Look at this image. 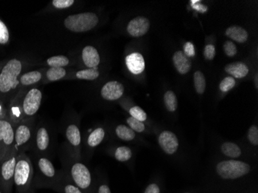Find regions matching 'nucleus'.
Returning a JSON list of instances; mask_svg holds the SVG:
<instances>
[{
  "label": "nucleus",
  "mask_w": 258,
  "mask_h": 193,
  "mask_svg": "<svg viewBox=\"0 0 258 193\" xmlns=\"http://www.w3.org/2000/svg\"><path fill=\"white\" fill-rule=\"evenodd\" d=\"M33 170L30 161L25 154L17 155V164L15 167L13 186L16 193H29L32 191Z\"/></svg>",
  "instance_id": "nucleus-1"
},
{
  "label": "nucleus",
  "mask_w": 258,
  "mask_h": 193,
  "mask_svg": "<svg viewBox=\"0 0 258 193\" xmlns=\"http://www.w3.org/2000/svg\"><path fill=\"white\" fill-rule=\"evenodd\" d=\"M22 68V63L16 58L9 60L4 65L0 71V95H8L17 88Z\"/></svg>",
  "instance_id": "nucleus-2"
},
{
  "label": "nucleus",
  "mask_w": 258,
  "mask_h": 193,
  "mask_svg": "<svg viewBox=\"0 0 258 193\" xmlns=\"http://www.w3.org/2000/svg\"><path fill=\"white\" fill-rule=\"evenodd\" d=\"M18 152L15 149L0 161V188L4 193H12L15 167Z\"/></svg>",
  "instance_id": "nucleus-3"
},
{
  "label": "nucleus",
  "mask_w": 258,
  "mask_h": 193,
  "mask_svg": "<svg viewBox=\"0 0 258 193\" xmlns=\"http://www.w3.org/2000/svg\"><path fill=\"white\" fill-rule=\"evenodd\" d=\"M99 21V17L95 13H79L67 17L64 20V26L74 33H84L95 28Z\"/></svg>",
  "instance_id": "nucleus-4"
},
{
  "label": "nucleus",
  "mask_w": 258,
  "mask_h": 193,
  "mask_svg": "<svg viewBox=\"0 0 258 193\" xmlns=\"http://www.w3.org/2000/svg\"><path fill=\"white\" fill-rule=\"evenodd\" d=\"M251 167L240 161H223L216 166V171L224 179H236L249 173Z\"/></svg>",
  "instance_id": "nucleus-5"
},
{
  "label": "nucleus",
  "mask_w": 258,
  "mask_h": 193,
  "mask_svg": "<svg viewBox=\"0 0 258 193\" xmlns=\"http://www.w3.org/2000/svg\"><path fill=\"white\" fill-rule=\"evenodd\" d=\"M15 126L8 119H0V151L2 159L14 147Z\"/></svg>",
  "instance_id": "nucleus-6"
},
{
  "label": "nucleus",
  "mask_w": 258,
  "mask_h": 193,
  "mask_svg": "<svg viewBox=\"0 0 258 193\" xmlns=\"http://www.w3.org/2000/svg\"><path fill=\"white\" fill-rule=\"evenodd\" d=\"M42 93L37 88H32L28 91L24 96L22 105L20 108L22 120L25 118H31L34 116L40 109L41 100H42Z\"/></svg>",
  "instance_id": "nucleus-7"
},
{
  "label": "nucleus",
  "mask_w": 258,
  "mask_h": 193,
  "mask_svg": "<svg viewBox=\"0 0 258 193\" xmlns=\"http://www.w3.org/2000/svg\"><path fill=\"white\" fill-rule=\"evenodd\" d=\"M39 171H40L41 180L40 181L37 187H53L56 189V169L53 163L47 158H40L37 162Z\"/></svg>",
  "instance_id": "nucleus-8"
},
{
  "label": "nucleus",
  "mask_w": 258,
  "mask_h": 193,
  "mask_svg": "<svg viewBox=\"0 0 258 193\" xmlns=\"http://www.w3.org/2000/svg\"><path fill=\"white\" fill-rule=\"evenodd\" d=\"M71 180L82 192L88 190L91 185V175L85 165L76 162L70 170Z\"/></svg>",
  "instance_id": "nucleus-9"
},
{
  "label": "nucleus",
  "mask_w": 258,
  "mask_h": 193,
  "mask_svg": "<svg viewBox=\"0 0 258 193\" xmlns=\"http://www.w3.org/2000/svg\"><path fill=\"white\" fill-rule=\"evenodd\" d=\"M32 139L31 126L26 122H20L15 127L14 147L13 149L18 152Z\"/></svg>",
  "instance_id": "nucleus-10"
},
{
  "label": "nucleus",
  "mask_w": 258,
  "mask_h": 193,
  "mask_svg": "<svg viewBox=\"0 0 258 193\" xmlns=\"http://www.w3.org/2000/svg\"><path fill=\"white\" fill-rule=\"evenodd\" d=\"M150 27V22L144 17H137L131 20L127 26V31L133 37H140L146 35Z\"/></svg>",
  "instance_id": "nucleus-11"
},
{
  "label": "nucleus",
  "mask_w": 258,
  "mask_h": 193,
  "mask_svg": "<svg viewBox=\"0 0 258 193\" xmlns=\"http://www.w3.org/2000/svg\"><path fill=\"white\" fill-rule=\"evenodd\" d=\"M158 144L168 155H173L179 148V140L177 135L169 131H162L160 134Z\"/></svg>",
  "instance_id": "nucleus-12"
},
{
  "label": "nucleus",
  "mask_w": 258,
  "mask_h": 193,
  "mask_svg": "<svg viewBox=\"0 0 258 193\" xmlns=\"http://www.w3.org/2000/svg\"><path fill=\"white\" fill-rule=\"evenodd\" d=\"M125 92V88L122 83L118 81H109L104 84L101 91L102 97L106 100H118L122 97Z\"/></svg>",
  "instance_id": "nucleus-13"
},
{
  "label": "nucleus",
  "mask_w": 258,
  "mask_h": 193,
  "mask_svg": "<svg viewBox=\"0 0 258 193\" xmlns=\"http://www.w3.org/2000/svg\"><path fill=\"white\" fill-rule=\"evenodd\" d=\"M126 66L129 71L133 74H140L143 72L146 64L143 56L140 53H132L126 57Z\"/></svg>",
  "instance_id": "nucleus-14"
},
{
  "label": "nucleus",
  "mask_w": 258,
  "mask_h": 193,
  "mask_svg": "<svg viewBox=\"0 0 258 193\" xmlns=\"http://www.w3.org/2000/svg\"><path fill=\"white\" fill-rule=\"evenodd\" d=\"M82 59L88 68H98L100 64L99 52L92 46H87L82 51Z\"/></svg>",
  "instance_id": "nucleus-15"
},
{
  "label": "nucleus",
  "mask_w": 258,
  "mask_h": 193,
  "mask_svg": "<svg viewBox=\"0 0 258 193\" xmlns=\"http://www.w3.org/2000/svg\"><path fill=\"white\" fill-rule=\"evenodd\" d=\"M173 60L175 68L181 74L187 73L192 68L190 59L182 51L176 52L173 55Z\"/></svg>",
  "instance_id": "nucleus-16"
},
{
  "label": "nucleus",
  "mask_w": 258,
  "mask_h": 193,
  "mask_svg": "<svg viewBox=\"0 0 258 193\" xmlns=\"http://www.w3.org/2000/svg\"><path fill=\"white\" fill-rule=\"evenodd\" d=\"M225 71L236 78H243L249 73V68L244 63L234 62L226 66Z\"/></svg>",
  "instance_id": "nucleus-17"
},
{
  "label": "nucleus",
  "mask_w": 258,
  "mask_h": 193,
  "mask_svg": "<svg viewBox=\"0 0 258 193\" xmlns=\"http://www.w3.org/2000/svg\"><path fill=\"white\" fill-rule=\"evenodd\" d=\"M35 142L38 151H45L48 149L50 145V135L47 128L40 127L37 130Z\"/></svg>",
  "instance_id": "nucleus-18"
},
{
  "label": "nucleus",
  "mask_w": 258,
  "mask_h": 193,
  "mask_svg": "<svg viewBox=\"0 0 258 193\" xmlns=\"http://www.w3.org/2000/svg\"><path fill=\"white\" fill-rule=\"evenodd\" d=\"M226 35L229 38L232 39V40H235L236 42L240 43V44H244L248 39V33L246 29L241 26H230L226 30Z\"/></svg>",
  "instance_id": "nucleus-19"
},
{
  "label": "nucleus",
  "mask_w": 258,
  "mask_h": 193,
  "mask_svg": "<svg viewBox=\"0 0 258 193\" xmlns=\"http://www.w3.org/2000/svg\"><path fill=\"white\" fill-rule=\"evenodd\" d=\"M66 139L73 147H78L81 142V136L78 127L76 124H70L65 131Z\"/></svg>",
  "instance_id": "nucleus-20"
},
{
  "label": "nucleus",
  "mask_w": 258,
  "mask_h": 193,
  "mask_svg": "<svg viewBox=\"0 0 258 193\" xmlns=\"http://www.w3.org/2000/svg\"><path fill=\"white\" fill-rule=\"evenodd\" d=\"M42 78V74L37 71H30L21 75L20 77V84L24 86H29L37 84Z\"/></svg>",
  "instance_id": "nucleus-21"
},
{
  "label": "nucleus",
  "mask_w": 258,
  "mask_h": 193,
  "mask_svg": "<svg viewBox=\"0 0 258 193\" xmlns=\"http://www.w3.org/2000/svg\"><path fill=\"white\" fill-rule=\"evenodd\" d=\"M221 151L226 156L231 157L233 159L239 158L241 155V149L237 145L233 142H225L222 145Z\"/></svg>",
  "instance_id": "nucleus-22"
},
{
  "label": "nucleus",
  "mask_w": 258,
  "mask_h": 193,
  "mask_svg": "<svg viewBox=\"0 0 258 193\" xmlns=\"http://www.w3.org/2000/svg\"><path fill=\"white\" fill-rule=\"evenodd\" d=\"M105 131L102 128H98L90 134L87 139V145L90 147H96L102 143L103 139H104Z\"/></svg>",
  "instance_id": "nucleus-23"
},
{
  "label": "nucleus",
  "mask_w": 258,
  "mask_h": 193,
  "mask_svg": "<svg viewBox=\"0 0 258 193\" xmlns=\"http://www.w3.org/2000/svg\"><path fill=\"white\" fill-rule=\"evenodd\" d=\"M117 136L119 139L126 142L133 140L135 138V132L132 129L128 127V126L120 124L118 125L115 130Z\"/></svg>",
  "instance_id": "nucleus-24"
},
{
  "label": "nucleus",
  "mask_w": 258,
  "mask_h": 193,
  "mask_svg": "<svg viewBox=\"0 0 258 193\" xmlns=\"http://www.w3.org/2000/svg\"><path fill=\"white\" fill-rule=\"evenodd\" d=\"M164 103L168 111L170 112H174L178 108V100L173 91H169L166 92L164 95Z\"/></svg>",
  "instance_id": "nucleus-25"
},
{
  "label": "nucleus",
  "mask_w": 258,
  "mask_h": 193,
  "mask_svg": "<svg viewBox=\"0 0 258 193\" xmlns=\"http://www.w3.org/2000/svg\"><path fill=\"white\" fill-rule=\"evenodd\" d=\"M194 77L195 89L199 95H203L206 90V78L204 73L201 71H196L193 75Z\"/></svg>",
  "instance_id": "nucleus-26"
},
{
  "label": "nucleus",
  "mask_w": 258,
  "mask_h": 193,
  "mask_svg": "<svg viewBox=\"0 0 258 193\" xmlns=\"http://www.w3.org/2000/svg\"><path fill=\"white\" fill-rule=\"evenodd\" d=\"M76 77L77 78L82 79V80H94L99 77V71L98 68L82 70L77 72Z\"/></svg>",
  "instance_id": "nucleus-27"
},
{
  "label": "nucleus",
  "mask_w": 258,
  "mask_h": 193,
  "mask_svg": "<svg viewBox=\"0 0 258 193\" xmlns=\"http://www.w3.org/2000/svg\"><path fill=\"white\" fill-rule=\"evenodd\" d=\"M51 68H64L69 64V59L63 55L51 57L47 60Z\"/></svg>",
  "instance_id": "nucleus-28"
},
{
  "label": "nucleus",
  "mask_w": 258,
  "mask_h": 193,
  "mask_svg": "<svg viewBox=\"0 0 258 193\" xmlns=\"http://www.w3.org/2000/svg\"><path fill=\"white\" fill-rule=\"evenodd\" d=\"M55 190L60 193H83V192L74 183L67 181L66 182H60L56 186Z\"/></svg>",
  "instance_id": "nucleus-29"
},
{
  "label": "nucleus",
  "mask_w": 258,
  "mask_h": 193,
  "mask_svg": "<svg viewBox=\"0 0 258 193\" xmlns=\"http://www.w3.org/2000/svg\"><path fill=\"white\" fill-rule=\"evenodd\" d=\"M132 156L131 150L126 146H121L117 148L115 152V158L118 162H127Z\"/></svg>",
  "instance_id": "nucleus-30"
},
{
  "label": "nucleus",
  "mask_w": 258,
  "mask_h": 193,
  "mask_svg": "<svg viewBox=\"0 0 258 193\" xmlns=\"http://www.w3.org/2000/svg\"><path fill=\"white\" fill-rule=\"evenodd\" d=\"M66 73L64 68H51L47 72V77L50 81H56L65 77Z\"/></svg>",
  "instance_id": "nucleus-31"
},
{
  "label": "nucleus",
  "mask_w": 258,
  "mask_h": 193,
  "mask_svg": "<svg viewBox=\"0 0 258 193\" xmlns=\"http://www.w3.org/2000/svg\"><path fill=\"white\" fill-rule=\"evenodd\" d=\"M127 124H129V128L134 131L138 132V133L143 132L146 129V126L142 121L136 120L132 117H129V119H127Z\"/></svg>",
  "instance_id": "nucleus-32"
},
{
  "label": "nucleus",
  "mask_w": 258,
  "mask_h": 193,
  "mask_svg": "<svg viewBox=\"0 0 258 193\" xmlns=\"http://www.w3.org/2000/svg\"><path fill=\"white\" fill-rule=\"evenodd\" d=\"M129 114H130L131 117L136 119V120L142 121V122L147 119V115H146V112L138 106H135V107L130 108Z\"/></svg>",
  "instance_id": "nucleus-33"
},
{
  "label": "nucleus",
  "mask_w": 258,
  "mask_h": 193,
  "mask_svg": "<svg viewBox=\"0 0 258 193\" xmlns=\"http://www.w3.org/2000/svg\"><path fill=\"white\" fill-rule=\"evenodd\" d=\"M9 40V32L5 23L0 20V44L6 45Z\"/></svg>",
  "instance_id": "nucleus-34"
},
{
  "label": "nucleus",
  "mask_w": 258,
  "mask_h": 193,
  "mask_svg": "<svg viewBox=\"0 0 258 193\" xmlns=\"http://www.w3.org/2000/svg\"><path fill=\"white\" fill-rule=\"evenodd\" d=\"M235 84H236V81L233 77H225L220 84V91L223 92H228L234 87Z\"/></svg>",
  "instance_id": "nucleus-35"
},
{
  "label": "nucleus",
  "mask_w": 258,
  "mask_h": 193,
  "mask_svg": "<svg viewBox=\"0 0 258 193\" xmlns=\"http://www.w3.org/2000/svg\"><path fill=\"white\" fill-rule=\"evenodd\" d=\"M224 49L226 55L230 57H234L235 55L237 53L236 45L232 41H230V40L224 43Z\"/></svg>",
  "instance_id": "nucleus-36"
},
{
  "label": "nucleus",
  "mask_w": 258,
  "mask_h": 193,
  "mask_svg": "<svg viewBox=\"0 0 258 193\" xmlns=\"http://www.w3.org/2000/svg\"><path fill=\"white\" fill-rule=\"evenodd\" d=\"M248 139L251 144L257 146L258 145V128L257 126H251L248 130Z\"/></svg>",
  "instance_id": "nucleus-37"
},
{
  "label": "nucleus",
  "mask_w": 258,
  "mask_h": 193,
  "mask_svg": "<svg viewBox=\"0 0 258 193\" xmlns=\"http://www.w3.org/2000/svg\"><path fill=\"white\" fill-rule=\"evenodd\" d=\"M75 3L74 0H53L52 4L56 9H63L71 7Z\"/></svg>",
  "instance_id": "nucleus-38"
},
{
  "label": "nucleus",
  "mask_w": 258,
  "mask_h": 193,
  "mask_svg": "<svg viewBox=\"0 0 258 193\" xmlns=\"http://www.w3.org/2000/svg\"><path fill=\"white\" fill-rule=\"evenodd\" d=\"M215 55H216V49L215 47L212 44L206 46L205 49H204V57L207 60H213L214 58Z\"/></svg>",
  "instance_id": "nucleus-39"
},
{
  "label": "nucleus",
  "mask_w": 258,
  "mask_h": 193,
  "mask_svg": "<svg viewBox=\"0 0 258 193\" xmlns=\"http://www.w3.org/2000/svg\"><path fill=\"white\" fill-rule=\"evenodd\" d=\"M184 53H185L186 57H194L195 54H196V52H195L194 46L192 43L187 42L185 43V45H184Z\"/></svg>",
  "instance_id": "nucleus-40"
},
{
  "label": "nucleus",
  "mask_w": 258,
  "mask_h": 193,
  "mask_svg": "<svg viewBox=\"0 0 258 193\" xmlns=\"http://www.w3.org/2000/svg\"><path fill=\"white\" fill-rule=\"evenodd\" d=\"M144 193H160V189L158 185L153 183L147 186Z\"/></svg>",
  "instance_id": "nucleus-41"
},
{
  "label": "nucleus",
  "mask_w": 258,
  "mask_h": 193,
  "mask_svg": "<svg viewBox=\"0 0 258 193\" xmlns=\"http://www.w3.org/2000/svg\"><path fill=\"white\" fill-rule=\"evenodd\" d=\"M98 193H111L109 186L106 184L101 185L98 190Z\"/></svg>",
  "instance_id": "nucleus-42"
},
{
  "label": "nucleus",
  "mask_w": 258,
  "mask_h": 193,
  "mask_svg": "<svg viewBox=\"0 0 258 193\" xmlns=\"http://www.w3.org/2000/svg\"><path fill=\"white\" fill-rule=\"evenodd\" d=\"M255 87H256L257 89H258V75L256 74L255 77Z\"/></svg>",
  "instance_id": "nucleus-43"
},
{
  "label": "nucleus",
  "mask_w": 258,
  "mask_h": 193,
  "mask_svg": "<svg viewBox=\"0 0 258 193\" xmlns=\"http://www.w3.org/2000/svg\"><path fill=\"white\" fill-rule=\"evenodd\" d=\"M2 160V153H1V151H0V161Z\"/></svg>",
  "instance_id": "nucleus-44"
},
{
  "label": "nucleus",
  "mask_w": 258,
  "mask_h": 193,
  "mask_svg": "<svg viewBox=\"0 0 258 193\" xmlns=\"http://www.w3.org/2000/svg\"><path fill=\"white\" fill-rule=\"evenodd\" d=\"M0 193H4L3 192H2V190H1V188H0Z\"/></svg>",
  "instance_id": "nucleus-45"
},
{
  "label": "nucleus",
  "mask_w": 258,
  "mask_h": 193,
  "mask_svg": "<svg viewBox=\"0 0 258 193\" xmlns=\"http://www.w3.org/2000/svg\"><path fill=\"white\" fill-rule=\"evenodd\" d=\"M33 193V191H31L30 193Z\"/></svg>",
  "instance_id": "nucleus-46"
},
{
  "label": "nucleus",
  "mask_w": 258,
  "mask_h": 193,
  "mask_svg": "<svg viewBox=\"0 0 258 193\" xmlns=\"http://www.w3.org/2000/svg\"></svg>",
  "instance_id": "nucleus-47"
}]
</instances>
